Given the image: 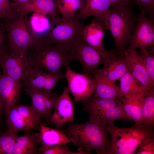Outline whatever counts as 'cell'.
<instances>
[{
    "instance_id": "obj_1",
    "label": "cell",
    "mask_w": 154,
    "mask_h": 154,
    "mask_svg": "<svg viewBox=\"0 0 154 154\" xmlns=\"http://www.w3.org/2000/svg\"><path fill=\"white\" fill-rule=\"evenodd\" d=\"M106 128L100 123L89 119L85 123L69 125L64 133L79 150L89 153L94 150L97 154H106L110 144Z\"/></svg>"
},
{
    "instance_id": "obj_2",
    "label": "cell",
    "mask_w": 154,
    "mask_h": 154,
    "mask_svg": "<svg viewBox=\"0 0 154 154\" xmlns=\"http://www.w3.org/2000/svg\"><path fill=\"white\" fill-rule=\"evenodd\" d=\"M4 19L0 29L6 32L9 53L27 55L28 52L36 45L27 17L18 11L11 17Z\"/></svg>"
},
{
    "instance_id": "obj_3",
    "label": "cell",
    "mask_w": 154,
    "mask_h": 154,
    "mask_svg": "<svg viewBox=\"0 0 154 154\" xmlns=\"http://www.w3.org/2000/svg\"><path fill=\"white\" fill-rule=\"evenodd\" d=\"M106 130L111 141L106 154H132L142 141L154 135L153 128L135 123L130 127H119L114 124L108 127Z\"/></svg>"
},
{
    "instance_id": "obj_4",
    "label": "cell",
    "mask_w": 154,
    "mask_h": 154,
    "mask_svg": "<svg viewBox=\"0 0 154 154\" xmlns=\"http://www.w3.org/2000/svg\"><path fill=\"white\" fill-rule=\"evenodd\" d=\"M27 56L32 68L50 73L60 71L72 61L69 51L48 42L37 44L28 52Z\"/></svg>"
},
{
    "instance_id": "obj_5",
    "label": "cell",
    "mask_w": 154,
    "mask_h": 154,
    "mask_svg": "<svg viewBox=\"0 0 154 154\" xmlns=\"http://www.w3.org/2000/svg\"><path fill=\"white\" fill-rule=\"evenodd\" d=\"M137 16L131 6L112 7L108 15L109 29L115 42V50L123 54Z\"/></svg>"
},
{
    "instance_id": "obj_6",
    "label": "cell",
    "mask_w": 154,
    "mask_h": 154,
    "mask_svg": "<svg viewBox=\"0 0 154 154\" xmlns=\"http://www.w3.org/2000/svg\"><path fill=\"white\" fill-rule=\"evenodd\" d=\"M69 52L72 60H76L81 64L83 73L92 78L97 67L104 63L115 50H99L87 44L80 37L72 45Z\"/></svg>"
},
{
    "instance_id": "obj_7",
    "label": "cell",
    "mask_w": 154,
    "mask_h": 154,
    "mask_svg": "<svg viewBox=\"0 0 154 154\" xmlns=\"http://www.w3.org/2000/svg\"><path fill=\"white\" fill-rule=\"evenodd\" d=\"M80 19L76 14L68 21L54 25L48 35V42L69 51L73 43L82 36L85 25Z\"/></svg>"
},
{
    "instance_id": "obj_8",
    "label": "cell",
    "mask_w": 154,
    "mask_h": 154,
    "mask_svg": "<svg viewBox=\"0 0 154 154\" xmlns=\"http://www.w3.org/2000/svg\"><path fill=\"white\" fill-rule=\"evenodd\" d=\"M137 16V23L134 27L129 40V45L127 48L140 51L146 50L149 46L154 44V21L147 18L141 9Z\"/></svg>"
},
{
    "instance_id": "obj_9",
    "label": "cell",
    "mask_w": 154,
    "mask_h": 154,
    "mask_svg": "<svg viewBox=\"0 0 154 154\" xmlns=\"http://www.w3.org/2000/svg\"><path fill=\"white\" fill-rule=\"evenodd\" d=\"M64 75L68 83L67 87L74 98V103L88 100L93 96L95 86L91 78L84 73L73 71L68 66Z\"/></svg>"
},
{
    "instance_id": "obj_10",
    "label": "cell",
    "mask_w": 154,
    "mask_h": 154,
    "mask_svg": "<svg viewBox=\"0 0 154 154\" xmlns=\"http://www.w3.org/2000/svg\"><path fill=\"white\" fill-rule=\"evenodd\" d=\"M69 92L67 86L64 87L56 102L53 112L48 120V123L54 124L56 129L59 130L66 123L74 119L73 106Z\"/></svg>"
},
{
    "instance_id": "obj_11",
    "label": "cell",
    "mask_w": 154,
    "mask_h": 154,
    "mask_svg": "<svg viewBox=\"0 0 154 154\" xmlns=\"http://www.w3.org/2000/svg\"><path fill=\"white\" fill-rule=\"evenodd\" d=\"M3 74L19 82L23 80L32 68L27 55L10 54L0 61Z\"/></svg>"
},
{
    "instance_id": "obj_12",
    "label": "cell",
    "mask_w": 154,
    "mask_h": 154,
    "mask_svg": "<svg viewBox=\"0 0 154 154\" xmlns=\"http://www.w3.org/2000/svg\"><path fill=\"white\" fill-rule=\"evenodd\" d=\"M127 71V61L123 54L116 52L104 63L103 67L97 69L93 75L111 82L119 80Z\"/></svg>"
},
{
    "instance_id": "obj_13",
    "label": "cell",
    "mask_w": 154,
    "mask_h": 154,
    "mask_svg": "<svg viewBox=\"0 0 154 154\" xmlns=\"http://www.w3.org/2000/svg\"><path fill=\"white\" fill-rule=\"evenodd\" d=\"M83 6L78 13L80 19H85L90 16L94 17L104 29L108 30V15L111 7L109 0H82Z\"/></svg>"
},
{
    "instance_id": "obj_14",
    "label": "cell",
    "mask_w": 154,
    "mask_h": 154,
    "mask_svg": "<svg viewBox=\"0 0 154 154\" xmlns=\"http://www.w3.org/2000/svg\"><path fill=\"white\" fill-rule=\"evenodd\" d=\"M123 54L127 61V71L148 91L154 90L144 62L136 50L125 49Z\"/></svg>"
},
{
    "instance_id": "obj_15",
    "label": "cell",
    "mask_w": 154,
    "mask_h": 154,
    "mask_svg": "<svg viewBox=\"0 0 154 154\" xmlns=\"http://www.w3.org/2000/svg\"><path fill=\"white\" fill-rule=\"evenodd\" d=\"M16 5L18 11L27 17L29 13L33 12L48 16L54 25L61 22V15L55 0H33L24 4Z\"/></svg>"
},
{
    "instance_id": "obj_16",
    "label": "cell",
    "mask_w": 154,
    "mask_h": 154,
    "mask_svg": "<svg viewBox=\"0 0 154 154\" xmlns=\"http://www.w3.org/2000/svg\"><path fill=\"white\" fill-rule=\"evenodd\" d=\"M36 133L41 146L38 148L39 154H42L51 147L56 145H62L73 143V140L60 130L47 127L42 123Z\"/></svg>"
},
{
    "instance_id": "obj_17",
    "label": "cell",
    "mask_w": 154,
    "mask_h": 154,
    "mask_svg": "<svg viewBox=\"0 0 154 154\" xmlns=\"http://www.w3.org/2000/svg\"><path fill=\"white\" fill-rule=\"evenodd\" d=\"M84 110L88 112L89 119L97 121L107 127L114 124V122L116 120H129L123 110L122 103L115 107L104 106Z\"/></svg>"
},
{
    "instance_id": "obj_18",
    "label": "cell",
    "mask_w": 154,
    "mask_h": 154,
    "mask_svg": "<svg viewBox=\"0 0 154 154\" xmlns=\"http://www.w3.org/2000/svg\"><path fill=\"white\" fill-rule=\"evenodd\" d=\"M22 88L20 82L0 73V95L5 104V112L17 104Z\"/></svg>"
},
{
    "instance_id": "obj_19",
    "label": "cell",
    "mask_w": 154,
    "mask_h": 154,
    "mask_svg": "<svg viewBox=\"0 0 154 154\" xmlns=\"http://www.w3.org/2000/svg\"><path fill=\"white\" fill-rule=\"evenodd\" d=\"M31 32L34 38L36 45L48 42V35L54 25L50 18L42 14L33 13L28 20Z\"/></svg>"
},
{
    "instance_id": "obj_20",
    "label": "cell",
    "mask_w": 154,
    "mask_h": 154,
    "mask_svg": "<svg viewBox=\"0 0 154 154\" xmlns=\"http://www.w3.org/2000/svg\"><path fill=\"white\" fill-rule=\"evenodd\" d=\"M144 93L123 96L120 98L124 112L129 120L141 124L142 110Z\"/></svg>"
},
{
    "instance_id": "obj_21",
    "label": "cell",
    "mask_w": 154,
    "mask_h": 154,
    "mask_svg": "<svg viewBox=\"0 0 154 154\" xmlns=\"http://www.w3.org/2000/svg\"><path fill=\"white\" fill-rule=\"evenodd\" d=\"M104 28L99 22L94 18L91 23L85 26L82 38L87 44L99 50H106L103 44L104 35Z\"/></svg>"
},
{
    "instance_id": "obj_22",
    "label": "cell",
    "mask_w": 154,
    "mask_h": 154,
    "mask_svg": "<svg viewBox=\"0 0 154 154\" xmlns=\"http://www.w3.org/2000/svg\"><path fill=\"white\" fill-rule=\"evenodd\" d=\"M95 86L93 96L106 99H116L121 97L119 86L115 83L94 75L92 77Z\"/></svg>"
},
{
    "instance_id": "obj_23",
    "label": "cell",
    "mask_w": 154,
    "mask_h": 154,
    "mask_svg": "<svg viewBox=\"0 0 154 154\" xmlns=\"http://www.w3.org/2000/svg\"><path fill=\"white\" fill-rule=\"evenodd\" d=\"M23 135L18 136L12 154H36L37 153L39 143L36 133L27 131Z\"/></svg>"
},
{
    "instance_id": "obj_24",
    "label": "cell",
    "mask_w": 154,
    "mask_h": 154,
    "mask_svg": "<svg viewBox=\"0 0 154 154\" xmlns=\"http://www.w3.org/2000/svg\"><path fill=\"white\" fill-rule=\"evenodd\" d=\"M119 89L121 96L145 93L148 90L128 71L119 80Z\"/></svg>"
},
{
    "instance_id": "obj_25",
    "label": "cell",
    "mask_w": 154,
    "mask_h": 154,
    "mask_svg": "<svg viewBox=\"0 0 154 154\" xmlns=\"http://www.w3.org/2000/svg\"><path fill=\"white\" fill-rule=\"evenodd\" d=\"M141 124L153 128L154 125V90L147 91L143 94Z\"/></svg>"
},
{
    "instance_id": "obj_26",
    "label": "cell",
    "mask_w": 154,
    "mask_h": 154,
    "mask_svg": "<svg viewBox=\"0 0 154 154\" xmlns=\"http://www.w3.org/2000/svg\"><path fill=\"white\" fill-rule=\"evenodd\" d=\"M5 113L6 121L9 128L17 131L19 130L31 131L37 129L35 126L20 116L14 106Z\"/></svg>"
},
{
    "instance_id": "obj_27",
    "label": "cell",
    "mask_w": 154,
    "mask_h": 154,
    "mask_svg": "<svg viewBox=\"0 0 154 154\" xmlns=\"http://www.w3.org/2000/svg\"><path fill=\"white\" fill-rule=\"evenodd\" d=\"M48 72L39 69L31 68L25 78L20 82L21 87L31 86L42 90Z\"/></svg>"
},
{
    "instance_id": "obj_28",
    "label": "cell",
    "mask_w": 154,
    "mask_h": 154,
    "mask_svg": "<svg viewBox=\"0 0 154 154\" xmlns=\"http://www.w3.org/2000/svg\"><path fill=\"white\" fill-rule=\"evenodd\" d=\"M56 3L62 22L74 17L76 11L80 10L83 5L82 0H58Z\"/></svg>"
},
{
    "instance_id": "obj_29",
    "label": "cell",
    "mask_w": 154,
    "mask_h": 154,
    "mask_svg": "<svg viewBox=\"0 0 154 154\" xmlns=\"http://www.w3.org/2000/svg\"><path fill=\"white\" fill-rule=\"evenodd\" d=\"M25 91L31 98L32 105L39 115L40 120L41 118L43 117L48 121V117L44 105L43 92L31 86L26 87Z\"/></svg>"
},
{
    "instance_id": "obj_30",
    "label": "cell",
    "mask_w": 154,
    "mask_h": 154,
    "mask_svg": "<svg viewBox=\"0 0 154 154\" xmlns=\"http://www.w3.org/2000/svg\"><path fill=\"white\" fill-rule=\"evenodd\" d=\"M17 131L9 128L0 132V154H12Z\"/></svg>"
},
{
    "instance_id": "obj_31",
    "label": "cell",
    "mask_w": 154,
    "mask_h": 154,
    "mask_svg": "<svg viewBox=\"0 0 154 154\" xmlns=\"http://www.w3.org/2000/svg\"><path fill=\"white\" fill-rule=\"evenodd\" d=\"M143 60L150 80L154 86V56L151 55L146 50L139 53Z\"/></svg>"
},
{
    "instance_id": "obj_32",
    "label": "cell",
    "mask_w": 154,
    "mask_h": 154,
    "mask_svg": "<svg viewBox=\"0 0 154 154\" xmlns=\"http://www.w3.org/2000/svg\"><path fill=\"white\" fill-rule=\"evenodd\" d=\"M18 11L16 5L10 0H0V19H6Z\"/></svg>"
},
{
    "instance_id": "obj_33",
    "label": "cell",
    "mask_w": 154,
    "mask_h": 154,
    "mask_svg": "<svg viewBox=\"0 0 154 154\" xmlns=\"http://www.w3.org/2000/svg\"><path fill=\"white\" fill-rule=\"evenodd\" d=\"M64 77V75L60 71L55 73L48 72L46 83L42 91L46 93L52 92L57 82Z\"/></svg>"
},
{
    "instance_id": "obj_34",
    "label": "cell",
    "mask_w": 154,
    "mask_h": 154,
    "mask_svg": "<svg viewBox=\"0 0 154 154\" xmlns=\"http://www.w3.org/2000/svg\"><path fill=\"white\" fill-rule=\"evenodd\" d=\"M137 154H154V135L148 136L140 143Z\"/></svg>"
},
{
    "instance_id": "obj_35",
    "label": "cell",
    "mask_w": 154,
    "mask_h": 154,
    "mask_svg": "<svg viewBox=\"0 0 154 154\" xmlns=\"http://www.w3.org/2000/svg\"><path fill=\"white\" fill-rule=\"evenodd\" d=\"M91 153L83 151L81 150H79L78 152H71L66 144L55 145L44 151L41 154H89Z\"/></svg>"
},
{
    "instance_id": "obj_36",
    "label": "cell",
    "mask_w": 154,
    "mask_h": 154,
    "mask_svg": "<svg viewBox=\"0 0 154 154\" xmlns=\"http://www.w3.org/2000/svg\"><path fill=\"white\" fill-rule=\"evenodd\" d=\"M42 92L44 95V105L49 118L52 113L51 110L54 108L60 95L57 92L54 93L52 92L46 93Z\"/></svg>"
},
{
    "instance_id": "obj_37",
    "label": "cell",
    "mask_w": 154,
    "mask_h": 154,
    "mask_svg": "<svg viewBox=\"0 0 154 154\" xmlns=\"http://www.w3.org/2000/svg\"><path fill=\"white\" fill-rule=\"evenodd\" d=\"M140 9L149 14L153 19L154 16V0H137Z\"/></svg>"
},
{
    "instance_id": "obj_38",
    "label": "cell",
    "mask_w": 154,
    "mask_h": 154,
    "mask_svg": "<svg viewBox=\"0 0 154 154\" xmlns=\"http://www.w3.org/2000/svg\"><path fill=\"white\" fill-rule=\"evenodd\" d=\"M112 7L131 6V0H109Z\"/></svg>"
},
{
    "instance_id": "obj_39",
    "label": "cell",
    "mask_w": 154,
    "mask_h": 154,
    "mask_svg": "<svg viewBox=\"0 0 154 154\" xmlns=\"http://www.w3.org/2000/svg\"><path fill=\"white\" fill-rule=\"evenodd\" d=\"M9 53L7 44L5 42L0 44V60Z\"/></svg>"
},
{
    "instance_id": "obj_40",
    "label": "cell",
    "mask_w": 154,
    "mask_h": 154,
    "mask_svg": "<svg viewBox=\"0 0 154 154\" xmlns=\"http://www.w3.org/2000/svg\"><path fill=\"white\" fill-rule=\"evenodd\" d=\"M5 103L0 95V122L2 119V117L3 112H5Z\"/></svg>"
},
{
    "instance_id": "obj_41",
    "label": "cell",
    "mask_w": 154,
    "mask_h": 154,
    "mask_svg": "<svg viewBox=\"0 0 154 154\" xmlns=\"http://www.w3.org/2000/svg\"><path fill=\"white\" fill-rule=\"evenodd\" d=\"M16 5L24 4L30 2L33 0H10Z\"/></svg>"
},
{
    "instance_id": "obj_42",
    "label": "cell",
    "mask_w": 154,
    "mask_h": 154,
    "mask_svg": "<svg viewBox=\"0 0 154 154\" xmlns=\"http://www.w3.org/2000/svg\"><path fill=\"white\" fill-rule=\"evenodd\" d=\"M5 37L4 32L0 29V44L5 42Z\"/></svg>"
},
{
    "instance_id": "obj_43",
    "label": "cell",
    "mask_w": 154,
    "mask_h": 154,
    "mask_svg": "<svg viewBox=\"0 0 154 154\" xmlns=\"http://www.w3.org/2000/svg\"><path fill=\"white\" fill-rule=\"evenodd\" d=\"M58 0H55V1H56V2H57V1H58Z\"/></svg>"
},
{
    "instance_id": "obj_44",
    "label": "cell",
    "mask_w": 154,
    "mask_h": 154,
    "mask_svg": "<svg viewBox=\"0 0 154 154\" xmlns=\"http://www.w3.org/2000/svg\"></svg>"
}]
</instances>
